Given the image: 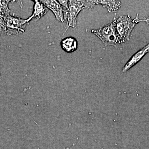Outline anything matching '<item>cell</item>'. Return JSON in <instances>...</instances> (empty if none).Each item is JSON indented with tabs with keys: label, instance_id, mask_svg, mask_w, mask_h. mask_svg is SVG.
Returning a JSON list of instances; mask_svg holds the SVG:
<instances>
[{
	"label": "cell",
	"instance_id": "cell-1",
	"mask_svg": "<svg viewBox=\"0 0 149 149\" xmlns=\"http://www.w3.org/2000/svg\"><path fill=\"white\" fill-rule=\"evenodd\" d=\"M91 32L99 37L105 45L113 46L116 48L122 43L116 28L115 20L111 23L98 29H93Z\"/></svg>",
	"mask_w": 149,
	"mask_h": 149
},
{
	"label": "cell",
	"instance_id": "cell-2",
	"mask_svg": "<svg viewBox=\"0 0 149 149\" xmlns=\"http://www.w3.org/2000/svg\"><path fill=\"white\" fill-rule=\"evenodd\" d=\"M139 16L138 14L133 19L129 15H121L117 19H114L116 31L122 43L130 40L131 32L136 24L140 22Z\"/></svg>",
	"mask_w": 149,
	"mask_h": 149
},
{
	"label": "cell",
	"instance_id": "cell-3",
	"mask_svg": "<svg viewBox=\"0 0 149 149\" xmlns=\"http://www.w3.org/2000/svg\"><path fill=\"white\" fill-rule=\"evenodd\" d=\"M95 5L93 1H69V9L66 16L68 22L65 32L70 27H75L76 19L81 11L85 8H93Z\"/></svg>",
	"mask_w": 149,
	"mask_h": 149
},
{
	"label": "cell",
	"instance_id": "cell-4",
	"mask_svg": "<svg viewBox=\"0 0 149 149\" xmlns=\"http://www.w3.org/2000/svg\"><path fill=\"white\" fill-rule=\"evenodd\" d=\"M6 28L5 33L8 35H18L23 33L31 19H23L9 15L5 19Z\"/></svg>",
	"mask_w": 149,
	"mask_h": 149
},
{
	"label": "cell",
	"instance_id": "cell-5",
	"mask_svg": "<svg viewBox=\"0 0 149 149\" xmlns=\"http://www.w3.org/2000/svg\"><path fill=\"white\" fill-rule=\"evenodd\" d=\"M40 1L47 8L52 11L57 20L61 22H64L65 11L63 10L62 6L58 2L55 0Z\"/></svg>",
	"mask_w": 149,
	"mask_h": 149
},
{
	"label": "cell",
	"instance_id": "cell-6",
	"mask_svg": "<svg viewBox=\"0 0 149 149\" xmlns=\"http://www.w3.org/2000/svg\"><path fill=\"white\" fill-rule=\"evenodd\" d=\"M149 52V43L141 49L140 50L137 52L130 58L127 63L123 68L122 72H127L131 68L133 67L135 65L138 63L143 58L144 56Z\"/></svg>",
	"mask_w": 149,
	"mask_h": 149
},
{
	"label": "cell",
	"instance_id": "cell-7",
	"mask_svg": "<svg viewBox=\"0 0 149 149\" xmlns=\"http://www.w3.org/2000/svg\"><path fill=\"white\" fill-rule=\"evenodd\" d=\"M61 45L65 52L71 53L77 50L78 44L77 40L74 37H68L62 40Z\"/></svg>",
	"mask_w": 149,
	"mask_h": 149
},
{
	"label": "cell",
	"instance_id": "cell-8",
	"mask_svg": "<svg viewBox=\"0 0 149 149\" xmlns=\"http://www.w3.org/2000/svg\"><path fill=\"white\" fill-rule=\"evenodd\" d=\"M48 8L40 1L35 0L34 7V11L32 16L29 18L31 20L32 19L35 18L39 19L44 16L47 13Z\"/></svg>",
	"mask_w": 149,
	"mask_h": 149
},
{
	"label": "cell",
	"instance_id": "cell-9",
	"mask_svg": "<svg viewBox=\"0 0 149 149\" xmlns=\"http://www.w3.org/2000/svg\"><path fill=\"white\" fill-rule=\"evenodd\" d=\"M96 5H101L107 8L109 13L116 11L120 8L121 3L119 1H93Z\"/></svg>",
	"mask_w": 149,
	"mask_h": 149
},
{
	"label": "cell",
	"instance_id": "cell-10",
	"mask_svg": "<svg viewBox=\"0 0 149 149\" xmlns=\"http://www.w3.org/2000/svg\"><path fill=\"white\" fill-rule=\"evenodd\" d=\"M10 1H0V14L5 19L10 15L11 11L8 8Z\"/></svg>",
	"mask_w": 149,
	"mask_h": 149
},
{
	"label": "cell",
	"instance_id": "cell-11",
	"mask_svg": "<svg viewBox=\"0 0 149 149\" xmlns=\"http://www.w3.org/2000/svg\"><path fill=\"white\" fill-rule=\"evenodd\" d=\"M6 24L5 19L0 14V31L4 32Z\"/></svg>",
	"mask_w": 149,
	"mask_h": 149
},
{
	"label": "cell",
	"instance_id": "cell-12",
	"mask_svg": "<svg viewBox=\"0 0 149 149\" xmlns=\"http://www.w3.org/2000/svg\"><path fill=\"white\" fill-rule=\"evenodd\" d=\"M59 3L62 6H63L65 7L66 8L67 10H68V1H58Z\"/></svg>",
	"mask_w": 149,
	"mask_h": 149
},
{
	"label": "cell",
	"instance_id": "cell-13",
	"mask_svg": "<svg viewBox=\"0 0 149 149\" xmlns=\"http://www.w3.org/2000/svg\"><path fill=\"white\" fill-rule=\"evenodd\" d=\"M140 21L145 22L148 25H149V17H146V18L142 19H141L140 20Z\"/></svg>",
	"mask_w": 149,
	"mask_h": 149
}]
</instances>
